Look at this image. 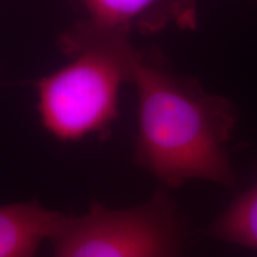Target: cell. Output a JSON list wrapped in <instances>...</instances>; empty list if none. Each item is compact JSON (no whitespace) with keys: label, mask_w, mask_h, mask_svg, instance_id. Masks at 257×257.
Masks as SVG:
<instances>
[{"label":"cell","mask_w":257,"mask_h":257,"mask_svg":"<svg viewBox=\"0 0 257 257\" xmlns=\"http://www.w3.org/2000/svg\"><path fill=\"white\" fill-rule=\"evenodd\" d=\"M130 82L138 100L137 165L169 187L189 179L233 187L225 150L236 121L231 102L172 73L154 53L135 50Z\"/></svg>","instance_id":"1"},{"label":"cell","mask_w":257,"mask_h":257,"mask_svg":"<svg viewBox=\"0 0 257 257\" xmlns=\"http://www.w3.org/2000/svg\"><path fill=\"white\" fill-rule=\"evenodd\" d=\"M73 60L36 83L38 113L57 140L105 135L118 115L121 83L130 82L135 54L127 36L85 30L66 42Z\"/></svg>","instance_id":"2"},{"label":"cell","mask_w":257,"mask_h":257,"mask_svg":"<svg viewBox=\"0 0 257 257\" xmlns=\"http://www.w3.org/2000/svg\"><path fill=\"white\" fill-rule=\"evenodd\" d=\"M50 240L54 257H180L178 220L163 191L127 210L93 204L67 217Z\"/></svg>","instance_id":"3"},{"label":"cell","mask_w":257,"mask_h":257,"mask_svg":"<svg viewBox=\"0 0 257 257\" xmlns=\"http://www.w3.org/2000/svg\"><path fill=\"white\" fill-rule=\"evenodd\" d=\"M91 18L88 30L127 36L174 24L197 28L195 0H81Z\"/></svg>","instance_id":"4"},{"label":"cell","mask_w":257,"mask_h":257,"mask_svg":"<svg viewBox=\"0 0 257 257\" xmlns=\"http://www.w3.org/2000/svg\"><path fill=\"white\" fill-rule=\"evenodd\" d=\"M67 217L32 201L0 206V257H36L41 243L53 238Z\"/></svg>","instance_id":"5"},{"label":"cell","mask_w":257,"mask_h":257,"mask_svg":"<svg viewBox=\"0 0 257 257\" xmlns=\"http://www.w3.org/2000/svg\"><path fill=\"white\" fill-rule=\"evenodd\" d=\"M212 232L226 242L257 249V186L221 214Z\"/></svg>","instance_id":"6"}]
</instances>
